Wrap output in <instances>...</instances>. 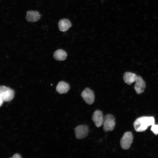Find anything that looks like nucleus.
I'll list each match as a JSON object with an SVG mask.
<instances>
[{"label": "nucleus", "instance_id": "nucleus-1", "mask_svg": "<svg viewBox=\"0 0 158 158\" xmlns=\"http://www.w3.org/2000/svg\"><path fill=\"white\" fill-rule=\"evenodd\" d=\"M154 123V119L152 116H142L137 118L133 123L135 130L138 132L145 131L150 126Z\"/></svg>", "mask_w": 158, "mask_h": 158}, {"label": "nucleus", "instance_id": "nucleus-2", "mask_svg": "<svg viewBox=\"0 0 158 158\" xmlns=\"http://www.w3.org/2000/svg\"><path fill=\"white\" fill-rule=\"evenodd\" d=\"M103 124V129L104 131L107 132L113 130L116 124L115 118L111 114H107L104 118Z\"/></svg>", "mask_w": 158, "mask_h": 158}, {"label": "nucleus", "instance_id": "nucleus-3", "mask_svg": "<svg viewBox=\"0 0 158 158\" xmlns=\"http://www.w3.org/2000/svg\"><path fill=\"white\" fill-rule=\"evenodd\" d=\"M14 96V92L13 90L5 86H0V97L4 102L11 101Z\"/></svg>", "mask_w": 158, "mask_h": 158}, {"label": "nucleus", "instance_id": "nucleus-4", "mask_svg": "<svg viewBox=\"0 0 158 158\" xmlns=\"http://www.w3.org/2000/svg\"><path fill=\"white\" fill-rule=\"evenodd\" d=\"M133 136L131 132H127L123 134L121 139L120 144L121 148L123 150L128 149L133 142Z\"/></svg>", "mask_w": 158, "mask_h": 158}, {"label": "nucleus", "instance_id": "nucleus-5", "mask_svg": "<svg viewBox=\"0 0 158 158\" xmlns=\"http://www.w3.org/2000/svg\"><path fill=\"white\" fill-rule=\"evenodd\" d=\"M81 96L85 102L88 104H92L94 101L93 92L88 88H86L82 91Z\"/></svg>", "mask_w": 158, "mask_h": 158}, {"label": "nucleus", "instance_id": "nucleus-6", "mask_svg": "<svg viewBox=\"0 0 158 158\" xmlns=\"http://www.w3.org/2000/svg\"><path fill=\"white\" fill-rule=\"evenodd\" d=\"M75 132L76 138L78 139H81L87 136L89 129L86 125H80L75 128Z\"/></svg>", "mask_w": 158, "mask_h": 158}, {"label": "nucleus", "instance_id": "nucleus-7", "mask_svg": "<svg viewBox=\"0 0 158 158\" xmlns=\"http://www.w3.org/2000/svg\"><path fill=\"white\" fill-rule=\"evenodd\" d=\"M92 119L97 127L98 128L101 126L104 122L103 114L102 111L98 110H96L93 113Z\"/></svg>", "mask_w": 158, "mask_h": 158}, {"label": "nucleus", "instance_id": "nucleus-8", "mask_svg": "<svg viewBox=\"0 0 158 158\" xmlns=\"http://www.w3.org/2000/svg\"><path fill=\"white\" fill-rule=\"evenodd\" d=\"M134 88L138 94L142 93L145 87V83L142 78L140 76H137L135 81Z\"/></svg>", "mask_w": 158, "mask_h": 158}, {"label": "nucleus", "instance_id": "nucleus-9", "mask_svg": "<svg viewBox=\"0 0 158 158\" xmlns=\"http://www.w3.org/2000/svg\"><path fill=\"white\" fill-rule=\"evenodd\" d=\"M41 15L39 12L36 11H29L27 12L25 18L29 22H35L39 20Z\"/></svg>", "mask_w": 158, "mask_h": 158}, {"label": "nucleus", "instance_id": "nucleus-10", "mask_svg": "<svg viewBox=\"0 0 158 158\" xmlns=\"http://www.w3.org/2000/svg\"><path fill=\"white\" fill-rule=\"evenodd\" d=\"M60 31L64 32L67 31L72 25L71 21L67 18L60 20L58 23Z\"/></svg>", "mask_w": 158, "mask_h": 158}, {"label": "nucleus", "instance_id": "nucleus-11", "mask_svg": "<svg viewBox=\"0 0 158 158\" xmlns=\"http://www.w3.org/2000/svg\"><path fill=\"white\" fill-rule=\"evenodd\" d=\"M70 89L69 85L67 83L61 81L59 83L56 87V90L61 94L66 93Z\"/></svg>", "mask_w": 158, "mask_h": 158}, {"label": "nucleus", "instance_id": "nucleus-12", "mask_svg": "<svg viewBox=\"0 0 158 158\" xmlns=\"http://www.w3.org/2000/svg\"><path fill=\"white\" fill-rule=\"evenodd\" d=\"M137 76V75L134 73L127 72L125 73L123 79L125 83L130 85L135 81Z\"/></svg>", "mask_w": 158, "mask_h": 158}, {"label": "nucleus", "instance_id": "nucleus-13", "mask_svg": "<svg viewBox=\"0 0 158 158\" xmlns=\"http://www.w3.org/2000/svg\"><path fill=\"white\" fill-rule=\"evenodd\" d=\"M67 56L66 52L61 49L57 50L54 54V58L57 61H63L66 59Z\"/></svg>", "mask_w": 158, "mask_h": 158}, {"label": "nucleus", "instance_id": "nucleus-14", "mask_svg": "<svg viewBox=\"0 0 158 158\" xmlns=\"http://www.w3.org/2000/svg\"><path fill=\"white\" fill-rule=\"evenodd\" d=\"M151 130L153 132L155 135L158 134V125L154 124L152 126L151 128Z\"/></svg>", "mask_w": 158, "mask_h": 158}, {"label": "nucleus", "instance_id": "nucleus-15", "mask_svg": "<svg viewBox=\"0 0 158 158\" xmlns=\"http://www.w3.org/2000/svg\"><path fill=\"white\" fill-rule=\"evenodd\" d=\"M12 158H20L21 157L20 155L18 154H14L13 156L12 157Z\"/></svg>", "mask_w": 158, "mask_h": 158}, {"label": "nucleus", "instance_id": "nucleus-16", "mask_svg": "<svg viewBox=\"0 0 158 158\" xmlns=\"http://www.w3.org/2000/svg\"><path fill=\"white\" fill-rule=\"evenodd\" d=\"M4 101L0 97V107L2 105Z\"/></svg>", "mask_w": 158, "mask_h": 158}]
</instances>
